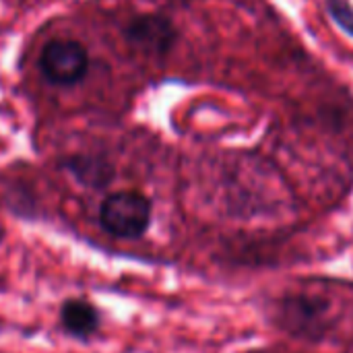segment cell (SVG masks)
I'll list each match as a JSON object with an SVG mask.
<instances>
[{
  "label": "cell",
  "instance_id": "obj_1",
  "mask_svg": "<svg viewBox=\"0 0 353 353\" xmlns=\"http://www.w3.org/2000/svg\"><path fill=\"white\" fill-rule=\"evenodd\" d=\"M103 230L116 238L132 240L147 232L151 223V203L141 192L122 190L110 194L99 211Z\"/></svg>",
  "mask_w": 353,
  "mask_h": 353
},
{
  "label": "cell",
  "instance_id": "obj_2",
  "mask_svg": "<svg viewBox=\"0 0 353 353\" xmlns=\"http://www.w3.org/2000/svg\"><path fill=\"white\" fill-rule=\"evenodd\" d=\"M39 64L52 83L72 85L85 77L89 56L87 50L74 39H54L43 48Z\"/></svg>",
  "mask_w": 353,
  "mask_h": 353
},
{
  "label": "cell",
  "instance_id": "obj_3",
  "mask_svg": "<svg viewBox=\"0 0 353 353\" xmlns=\"http://www.w3.org/2000/svg\"><path fill=\"white\" fill-rule=\"evenodd\" d=\"M128 43L151 56H165L178 37L174 23L157 12L137 14L124 29Z\"/></svg>",
  "mask_w": 353,
  "mask_h": 353
},
{
  "label": "cell",
  "instance_id": "obj_4",
  "mask_svg": "<svg viewBox=\"0 0 353 353\" xmlns=\"http://www.w3.org/2000/svg\"><path fill=\"white\" fill-rule=\"evenodd\" d=\"M60 321H62V327L70 335L81 337V339L93 335L99 327V314L93 308V304H89L87 300H79V298L66 300L62 304Z\"/></svg>",
  "mask_w": 353,
  "mask_h": 353
},
{
  "label": "cell",
  "instance_id": "obj_5",
  "mask_svg": "<svg viewBox=\"0 0 353 353\" xmlns=\"http://www.w3.org/2000/svg\"><path fill=\"white\" fill-rule=\"evenodd\" d=\"M327 8L329 14L333 17V21L353 37V6L347 0H327Z\"/></svg>",
  "mask_w": 353,
  "mask_h": 353
}]
</instances>
